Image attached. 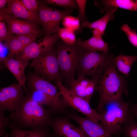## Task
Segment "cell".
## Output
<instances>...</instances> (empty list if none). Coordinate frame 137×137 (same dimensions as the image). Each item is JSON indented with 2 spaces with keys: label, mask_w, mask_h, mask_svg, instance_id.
<instances>
[{
  "label": "cell",
  "mask_w": 137,
  "mask_h": 137,
  "mask_svg": "<svg viewBox=\"0 0 137 137\" xmlns=\"http://www.w3.org/2000/svg\"><path fill=\"white\" fill-rule=\"evenodd\" d=\"M132 115L122 126V133L124 137H137V123Z\"/></svg>",
  "instance_id": "obj_25"
},
{
  "label": "cell",
  "mask_w": 137,
  "mask_h": 137,
  "mask_svg": "<svg viewBox=\"0 0 137 137\" xmlns=\"http://www.w3.org/2000/svg\"><path fill=\"white\" fill-rule=\"evenodd\" d=\"M50 137H58L56 135L54 134H52Z\"/></svg>",
  "instance_id": "obj_37"
},
{
  "label": "cell",
  "mask_w": 137,
  "mask_h": 137,
  "mask_svg": "<svg viewBox=\"0 0 137 137\" xmlns=\"http://www.w3.org/2000/svg\"><path fill=\"white\" fill-rule=\"evenodd\" d=\"M113 59L105 69L96 88L99 97L97 110L110 100L123 98V94L128 95L127 81L117 72Z\"/></svg>",
  "instance_id": "obj_2"
},
{
  "label": "cell",
  "mask_w": 137,
  "mask_h": 137,
  "mask_svg": "<svg viewBox=\"0 0 137 137\" xmlns=\"http://www.w3.org/2000/svg\"><path fill=\"white\" fill-rule=\"evenodd\" d=\"M9 135L8 134H6L3 137H9Z\"/></svg>",
  "instance_id": "obj_38"
},
{
  "label": "cell",
  "mask_w": 137,
  "mask_h": 137,
  "mask_svg": "<svg viewBox=\"0 0 137 137\" xmlns=\"http://www.w3.org/2000/svg\"><path fill=\"white\" fill-rule=\"evenodd\" d=\"M121 30L126 35L130 43L137 48V33L136 30H133L127 24H124L121 27Z\"/></svg>",
  "instance_id": "obj_29"
},
{
  "label": "cell",
  "mask_w": 137,
  "mask_h": 137,
  "mask_svg": "<svg viewBox=\"0 0 137 137\" xmlns=\"http://www.w3.org/2000/svg\"><path fill=\"white\" fill-rule=\"evenodd\" d=\"M5 44L9 50L8 57L14 56L21 51L25 47L16 37L15 35H10L5 41Z\"/></svg>",
  "instance_id": "obj_24"
},
{
  "label": "cell",
  "mask_w": 137,
  "mask_h": 137,
  "mask_svg": "<svg viewBox=\"0 0 137 137\" xmlns=\"http://www.w3.org/2000/svg\"><path fill=\"white\" fill-rule=\"evenodd\" d=\"M25 47L34 41L39 36L33 33H28L15 35Z\"/></svg>",
  "instance_id": "obj_32"
},
{
  "label": "cell",
  "mask_w": 137,
  "mask_h": 137,
  "mask_svg": "<svg viewBox=\"0 0 137 137\" xmlns=\"http://www.w3.org/2000/svg\"><path fill=\"white\" fill-rule=\"evenodd\" d=\"M57 32L60 39L65 44L70 45H75L77 39L74 32L65 27H59Z\"/></svg>",
  "instance_id": "obj_26"
},
{
  "label": "cell",
  "mask_w": 137,
  "mask_h": 137,
  "mask_svg": "<svg viewBox=\"0 0 137 137\" xmlns=\"http://www.w3.org/2000/svg\"><path fill=\"white\" fill-rule=\"evenodd\" d=\"M80 22L77 17L69 15L65 16L61 23L64 27L72 30L75 33H79L82 31Z\"/></svg>",
  "instance_id": "obj_27"
},
{
  "label": "cell",
  "mask_w": 137,
  "mask_h": 137,
  "mask_svg": "<svg viewBox=\"0 0 137 137\" xmlns=\"http://www.w3.org/2000/svg\"><path fill=\"white\" fill-rule=\"evenodd\" d=\"M1 61L4 66L12 73L18 83L29 95V93L25 85L26 78L25 71L29 65V61L16 59L13 57H4L1 59Z\"/></svg>",
  "instance_id": "obj_16"
},
{
  "label": "cell",
  "mask_w": 137,
  "mask_h": 137,
  "mask_svg": "<svg viewBox=\"0 0 137 137\" xmlns=\"http://www.w3.org/2000/svg\"><path fill=\"white\" fill-rule=\"evenodd\" d=\"M9 34L7 24L3 14L0 13V41H5L9 38Z\"/></svg>",
  "instance_id": "obj_31"
},
{
  "label": "cell",
  "mask_w": 137,
  "mask_h": 137,
  "mask_svg": "<svg viewBox=\"0 0 137 137\" xmlns=\"http://www.w3.org/2000/svg\"><path fill=\"white\" fill-rule=\"evenodd\" d=\"M0 13L4 16L10 35L33 33L40 36L41 33L36 23L13 17L2 11Z\"/></svg>",
  "instance_id": "obj_14"
},
{
  "label": "cell",
  "mask_w": 137,
  "mask_h": 137,
  "mask_svg": "<svg viewBox=\"0 0 137 137\" xmlns=\"http://www.w3.org/2000/svg\"><path fill=\"white\" fill-rule=\"evenodd\" d=\"M36 73L51 82L60 77V70L57 58V49L54 46L33 59L29 65Z\"/></svg>",
  "instance_id": "obj_6"
},
{
  "label": "cell",
  "mask_w": 137,
  "mask_h": 137,
  "mask_svg": "<svg viewBox=\"0 0 137 137\" xmlns=\"http://www.w3.org/2000/svg\"><path fill=\"white\" fill-rule=\"evenodd\" d=\"M28 81L31 91H37L55 97H61L56 85L36 73L30 74Z\"/></svg>",
  "instance_id": "obj_17"
},
{
  "label": "cell",
  "mask_w": 137,
  "mask_h": 137,
  "mask_svg": "<svg viewBox=\"0 0 137 137\" xmlns=\"http://www.w3.org/2000/svg\"><path fill=\"white\" fill-rule=\"evenodd\" d=\"M60 39L57 32L45 36L37 42L31 43L13 57L16 59L26 61L33 59L53 47Z\"/></svg>",
  "instance_id": "obj_10"
},
{
  "label": "cell",
  "mask_w": 137,
  "mask_h": 137,
  "mask_svg": "<svg viewBox=\"0 0 137 137\" xmlns=\"http://www.w3.org/2000/svg\"><path fill=\"white\" fill-rule=\"evenodd\" d=\"M78 7V14L77 17L80 22L86 20L85 14V6L87 2L86 0H75Z\"/></svg>",
  "instance_id": "obj_34"
},
{
  "label": "cell",
  "mask_w": 137,
  "mask_h": 137,
  "mask_svg": "<svg viewBox=\"0 0 137 137\" xmlns=\"http://www.w3.org/2000/svg\"><path fill=\"white\" fill-rule=\"evenodd\" d=\"M20 1L28 11L38 16L39 3V1L36 0H21Z\"/></svg>",
  "instance_id": "obj_30"
},
{
  "label": "cell",
  "mask_w": 137,
  "mask_h": 137,
  "mask_svg": "<svg viewBox=\"0 0 137 137\" xmlns=\"http://www.w3.org/2000/svg\"><path fill=\"white\" fill-rule=\"evenodd\" d=\"M57 43L60 77L64 86L69 89L72 82L75 79L79 47L67 44L60 40Z\"/></svg>",
  "instance_id": "obj_5"
},
{
  "label": "cell",
  "mask_w": 137,
  "mask_h": 137,
  "mask_svg": "<svg viewBox=\"0 0 137 137\" xmlns=\"http://www.w3.org/2000/svg\"><path fill=\"white\" fill-rule=\"evenodd\" d=\"M66 115L54 116L50 127L58 137H88L79 127L71 122Z\"/></svg>",
  "instance_id": "obj_12"
},
{
  "label": "cell",
  "mask_w": 137,
  "mask_h": 137,
  "mask_svg": "<svg viewBox=\"0 0 137 137\" xmlns=\"http://www.w3.org/2000/svg\"><path fill=\"white\" fill-rule=\"evenodd\" d=\"M4 12L13 17L39 23L38 16L28 11L19 0H9Z\"/></svg>",
  "instance_id": "obj_18"
},
{
  "label": "cell",
  "mask_w": 137,
  "mask_h": 137,
  "mask_svg": "<svg viewBox=\"0 0 137 137\" xmlns=\"http://www.w3.org/2000/svg\"><path fill=\"white\" fill-rule=\"evenodd\" d=\"M73 10H60L49 7L43 2H39V24L42 26L45 36L57 32L61 22L66 16L70 15Z\"/></svg>",
  "instance_id": "obj_7"
},
{
  "label": "cell",
  "mask_w": 137,
  "mask_h": 137,
  "mask_svg": "<svg viewBox=\"0 0 137 137\" xmlns=\"http://www.w3.org/2000/svg\"><path fill=\"white\" fill-rule=\"evenodd\" d=\"M76 70L77 78L89 76L100 79L106 66L114 57L108 53L80 47Z\"/></svg>",
  "instance_id": "obj_4"
},
{
  "label": "cell",
  "mask_w": 137,
  "mask_h": 137,
  "mask_svg": "<svg viewBox=\"0 0 137 137\" xmlns=\"http://www.w3.org/2000/svg\"><path fill=\"white\" fill-rule=\"evenodd\" d=\"M54 115L48 108L27 95L20 111L9 115L11 123L20 129H35L50 127Z\"/></svg>",
  "instance_id": "obj_1"
},
{
  "label": "cell",
  "mask_w": 137,
  "mask_h": 137,
  "mask_svg": "<svg viewBox=\"0 0 137 137\" xmlns=\"http://www.w3.org/2000/svg\"><path fill=\"white\" fill-rule=\"evenodd\" d=\"M75 45L97 52H109V47L102 37L92 36L90 38L85 41L78 38L76 39Z\"/></svg>",
  "instance_id": "obj_22"
},
{
  "label": "cell",
  "mask_w": 137,
  "mask_h": 137,
  "mask_svg": "<svg viewBox=\"0 0 137 137\" xmlns=\"http://www.w3.org/2000/svg\"><path fill=\"white\" fill-rule=\"evenodd\" d=\"M42 2L46 4H50L61 7L66 10L78 8L77 4L74 0H45Z\"/></svg>",
  "instance_id": "obj_28"
},
{
  "label": "cell",
  "mask_w": 137,
  "mask_h": 137,
  "mask_svg": "<svg viewBox=\"0 0 137 137\" xmlns=\"http://www.w3.org/2000/svg\"><path fill=\"white\" fill-rule=\"evenodd\" d=\"M79 125L88 137H112L101 124L95 122L89 118L80 116L72 109L66 115Z\"/></svg>",
  "instance_id": "obj_13"
},
{
  "label": "cell",
  "mask_w": 137,
  "mask_h": 137,
  "mask_svg": "<svg viewBox=\"0 0 137 137\" xmlns=\"http://www.w3.org/2000/svg\"><path fill=\"white\" fill-rule=\"evenodd\" d=\"M130 102L123 98L110 100L98 110L99 121L112 135L119 136L122 127L132 115L130 108Z\"/></svg>",
  "instance_id": "obj_3"
},
{
  "label": "cell",
  "mask_w": 137,
  "mask_h": 137,
  "mask_svg": "<svg viewBox=\"0 0 137 137\" xmlns=\"http://www.w3.org/2000/svg\"><path fill=\"white\" fill-rule=\"evenodd\" d=\"M9 0H0V9H2L5 8V6L8 3Z\"/></svg>",
  "instance_id": "obj_36"
},
{
  "label": "cell",
  "mask_w": 137,
  "mask_h": 137,
  "mask_svg": "<svg viewBox=\"0 0 137 137\" xmlns=\"http://www.w3.org/2000/svg\"><path fill=\"white\" fill-rule=\"evenodd\" d=\"M21 85L19 83L1 88L0 90V109L12 113L21 108L25 100Z\"/></svg>",
  "instance_id": "obj_9"
},
{
  "label": "cell",
  "mask_w": 137,
  "mask_h": 137,
  "mask_svg": "<svg viewBox=\"0 0 137 137\" xmlns=\"http://www.w3.org/2000/svg\"><path fill=\"white\" fill-rule=\"evenodd\" d=\"M94 2L102 13L114 8L137 11V0H95Z\"/></svg>",
  "instance_id": "obj_19"
},
{
  "label": "cell",
  "mask_w": 137,
  "mask_h": 137,
  "mask_svg": "<svg viewBox=\"0 0 137 137\" xmlns=\"http://www.w3.org/2000/svg\"><path fill=\"white\" fill-rule=\"evenodd\" d=\"M28 95L39 104L47 106L54 116L66 115L69 112V106L62 96H54L36 90L31 91Z\"/></svg>",
  "instance_id": "obj_11"
},
{
  "label": "cell",
  "mask_w": 137,
  "mask_h": 137,
  "mask_svg": "<svg viewBox=\"0 0 137 137\" xmlns=\"http://www.w3.org/2000/svg\"><path fill=\"white\" fill-rule=\"evenodd\" d=\"M55 82L60 95L69 107L83 114L95 122L98 123L99 120L98 112L96 109L91 107L89 102L65 87L60 77Z\"/></svg>",
  "instance_id": "obj_8"
},
{
  "label": "cell",
  "mask_w": 137,
  "mask_h": 137,
  "mask_svg": "<svg viewBox=\"0 0 137 137\" xmlns=\"http://www.w3.org/2000/svg\"><path fill=\"white\" fill-rule=\"evenodd\" d=\"M131 111L133 116L135 117H137V102L133 104L132 108H130Z\"/></svg>",
  "instance_id": "obj_35"
},
{
  "label": "cell",
  "mask_w": 137,
  "mask_h": 137,
  "mask_svg": "<svg viewBox=\"0 0 137 137\" xmlns=\"http://www.w3.org/2000/svg\"><path fill=\"white\" fill-rule=\"evenodd\" d=\"M8 127L11 130L9 135L11 137H50L52 134L50 127L27 130L18 128L11 123Z\"/></svg>",
  "instance_id": "obj_21"
},
{
  "label": "cell",
  "mask_w": 137,
  "mask_h": 137,
  "mask_svg": "<svg viewBox=\"0 0 137 137\" xmlns=\"http://www.w3.org/2000/svg\"><path fill=\"white\" fill-rule=\"evenodd\" d=\"M99 80L86 77L77 78L72 82L69 89L90 103Z\"/></svg>",
  "instance_id": "obj_15"
},
{
  "label": "cell",
  "mask_w": 137,
  "mask_h": 137,
  "mask_svg": "<svg viewBox=\"0 0 137 137\" xmlns=\"http://www.w3.org/2000/svg\"><path fill=\"white\" fill-rule=\"evenodd\" d=\"M4 110L0 109V136H4L6 135V128L11 123L9 117L5 116Z\"/></svg>",
  "instance_id": "obj_33"
},
{
  "label": "cell",
  "mask_w": 137,
  "mask_h": 137,
  "mask_svg": "<svg viewBox=\"0 0 137 137\" xmlns=\"http://www.w3.org/2000/svg\"><path fill=\"white\" fill-rule=\"evenodd\" d=\"M117 8H114L109 9L104 15L93 22H90L87 20L83 21L81 23V28H89L91 30H96L103 36L105 34L108 23L114 18L115 13Z\"/></svg>",
  "instance_id": "obj_20"
},
{
  "label": "cell",
  "mask_w": 137,
  "mask_h": 137,
  "mask_svg": "<svg viewBox=\"0 0 137 137\" xmlns=\"http://www.w3.org/2000/svg\"><path fill=\"white\" fill-rule=\"evenodd\" d=\"M137 60V56H128L121 54L114 57L113 61L118 71L127 78L129 77L131 67Z\"/></svg>",
  "instance_id": "obj_23"
}]
</instances>
